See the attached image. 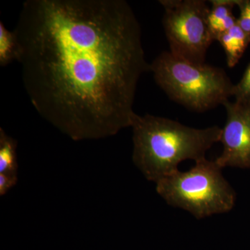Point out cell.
<instances>
[{
	"label": "cell",
	"mask_w": 250,
	"mask_h": 250,
	"mask_svg": "<svg viewBox=\"0 0 250 250\" xmlns=\"http://www.w3.org/2000/svg\"><path fill=\"white\" fill-rule=\"evenodd\" d=\"M233 97L235 98V101L237 102L250 100V62L241 80L234 85Z\"/></svg>",
	"instance_id": "8fae6325"
},
{
	"label": "cell",
	"mask_w": 250,
	"mask_h": 250,
	"mask_svg": "<svg viewBox=\"0 0 250 250\" xmlns=\"http://www.w3.org/2000/svg\"><path fill=\"white\" fill-rule=\"evenodd\" d=\"M237 7L240 11L237 24L246 34L250 42V0H237Z\"/></svg>",
	"instance_id": "7c38bea8"
},
{
	"label": "cell",
	"mask_w": 250,
	"mask_h": 250,
	"mask_svg": "<svg viewBox=\"0 0 250 250\" xmlns=\"http://www.w3.org/2000/svg\"><path fill=\"white\" fill-rule=\"evenodd\" d=\"M131 128L133 161L144 177L154 183L179 170L182 161L205 159L222 136L218 126L195 129L150 114L136 115Z\"/></svg>",
	"instance_id": "7a4b0ae2"
},
{
	"label": "cell",
	"mask_w": 250,
	"mask_h": 250,
	"mask_svg": "<svg viewBox=\"0 0 250 250\" xmlns=\"http://www.w3.org/2000/svg\"><path fill=\"white\" fill-rule=\"evenodd\" d=\"M225 51L227 64L231 68L236 66L250 45V41L238 24L224 33L217 39Z\"/></svg>",
	"instance_id": "ba28073f"
},
{
	"label": "cell",
	"mask_w": 250,
	"mask_h": 250,
	"mask_svg": "<svg viewBox=\"0 0 250 250\" xmlns=\"http://www.w3.org/2000/svg\"><path fill=\"white\" fill-rule=\"evenodd\" d=\"M21 49L16 31L8 30L2 21L0 22V65L6 66L19 61Z\"/></svg>",
	"instance_id": "30bf717a"
},
{
	"label": "cell",
	"mask_w": 250,
	"mask_h": 250,
	"mask_svg": "<svg viewBox=\"0 0 250 250\" xmlns=\"http://www.w3.org/2000/svg\"><path fill=\"white\" fill-rule=\"evenodd\" d=\"M150 72L169 98L192 111H209L233 96L235 84L224 69L192 63L170 51L153 61Z\"/></svg>",
	"instance_id": "3957f363"
},
{
	"label": "cell",
	"mask_w": 250,
	"mask_h": 250,
	"mask_svg": "<svg viewBox=\"0 0 250 250\" xmlns=\"http://www.w3.org/2000/svg\"><path fill=\"white\" fill-rule=\"evenodd\" d=\"M215 161L206 158L187 172L177 170L156 183L157 193L169 205L182 208L197 219L228 213L236 194L224 178Z\"/></svg>",
	"instance_id": "277c9868"
},
{
	"label": "cell",
	"mask_w": 250,
	"mask_h": 250,
	"mask_svg": "<svg viewBox=\"0 0 250 250\" xmlns=\"http://www.w3.org/2000/svg\"><path fill=\"white\" fill-rule=\"evenodd\" d=\"M14 31L23 84L44 119L74 141L131 127L150 64L126 1L27 0Z\"/></svg>",
	"instance_id": "6da1fadb"
},
{
	"label": "cell",
	"mask_w": 250,
	"mask_h": 250,
	"mask_svg": "<svg viewBox=\"0 0 250 250\" xmlns=\"http://www.w3.org/2000/svg\"><path fill=\"white\" fill-rule=\"evenodd\" d=\"M223 106L227 113L220 139L223 151L215 162L222 169L250 168V100L233 103L229 100Z\"/></svg>",
	"instance_id": "8992f818"
},
{
	"label": "cell",
	"mask_w": 250,
	"mask_h": 250,
	"mask_svg": "<svg viewBox=\"0 0 250 250\" xmlns=\"http://www.w3.org/2000/svg\"><path fill=\"white\" fill-rule=\"evenodd\" d=\"M208 15V25L213 40L217 41L224 33L237 24L233 15V8L237 6V0H212Z\"/></svg>",
	"instance_id": "52a82bcc"
},
{
	"label": "cell",
	"mask_w": 250,
	"mask_h": 250,
	"mask_svg": "<svg viewBox=\"0 0 250 250\" xmlns=\"http://www.w3.org/2000/svg\"><path fill=\"white\" fill-rule=\"evenodd\" d=\"M164 10L163 26L170 52L195 64L205 63L214 41L208 25L210 8L203 0H160Z\"/></svg>",
	"instance_id": "5b68a950"
},
{
	"label": "cell",
	"mask_w": 250,
	"mask_h": 250,
	"mask_svg": "<svg viewBox=\"0 0 250 250\" xmlns=\"http://www.w3.org/2000/svg\"><path fill=\"white\" fill-rule=\"evenodd\" d=\"M17 182L18 174L0 173V195H6Z\"/></svg>",
	"instance_id": "4fadbf2b"
},
{
	"label": "cell",
	"mask_w": 250,
	"mask_h": 250,
	"mask_svg": "<svg viewBox=\"0 0 250 250\" xmlns=\"http://www.w3.org/2000/svg\"><path fill=\"white\" fill-rule=\"evenodd\" d=\"M18 142L0 128V173L18 174Z\"/></svg>",
	"instance_id": "9c48e42d"
}]
</instances>
